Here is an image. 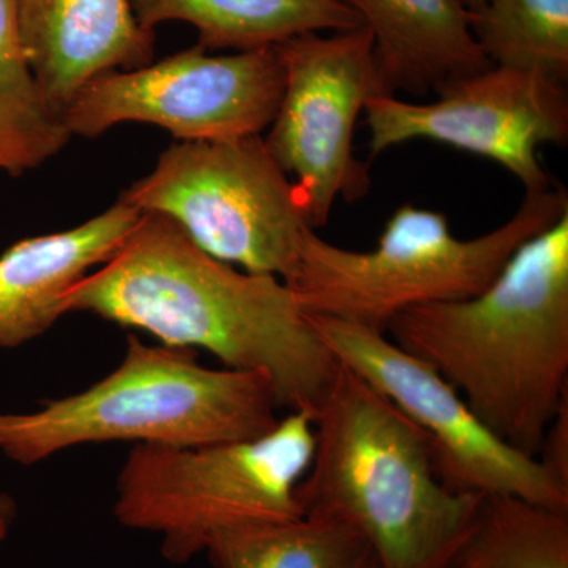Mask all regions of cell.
I'll list each match as a JSON object with an SVG mask.
<instances>
[{"mask_svg": "<svg viewBox=\"0 0 568 568\" xmlns=\"http://www.w3.org/2000/svg\"><path fill=\"white\" fill-rule=\"evenodd\" d=\"M568 213L567 190L526 193L517 213L474 239L452 233L446 213L399 205L376 248L357 252L306 230L287 282L306 315L384 332L414 306L465 301L487 290L519 246Z\"/></svg>", "mask_w": 568, "mask_h": 568, "instance_id": "cell-5", "label": "cell"}, {"mask_svg": "<svg viewBox=\"0 0 568 568\" xmlns=\"http://www.w3.org/2000/svg\"><path fill=\"white\" fill-rule=\"evenodd\" d=\"M470 29L493 65L568 80V0H484Z\"/></svg>", "mask_w": 568, "mask_h": 568, "instance_id": "cell-19", "label": "cell"}, {"mask_svg": "<svg viewBox=\"0 0 568 568\" xmlns=\"http://www.w3.org/2000/svg\"><path fill=\"white\" fill-rule=\"evenodd\" d=\"M537 459L549 476L568 488V398L549 424Z\"/></svg>", "mask_w": 568, "mask_h": 568, "instance_id": "cell-20", "label": "cell"}, {"mask_svg": "<svg viewBox=\"0 0 568 568\" xmlns=\"http://www.w3.org/2000/svg\"><path fill=\"white\" fill-rule=\"evenodd\" d=\"M386 335L432 365L500 439L537 458L568 398V213L519 246L487 290L406 310Z\"/></svg>", "mask_w": 568, "mask_h": 568, "instance_id": "cell-2", "label": "cell"}, {"mask_svg": "<svg viewBox=\"0 0 568 568\" xmlns=\"http://www.w3.org/2000/svg\"><path fill=\"white\" fill-rule=\"evenodd\" d=\"M375 40L390 93L426 95L493 67L470 29L463 0H346Z\"/></svg>", "mask_w": 568, "mask_h": 568, "instance_id": "cell-14", "label": "cell"}, {"mask_svg": "<svg viewBox=\"0 0 568 568\" xmlns=\"http://www.w3.org/2000/svg\"><path fill=\"white\" fill-rule=\"evenodd\" d=\"M463 2H465L467 10L474 11V10H477L478 7L481 6V2H484V0H463Z\"/></svg>", "mask_w": 568, "mask_h": 568, "instance_id": "cell-22", "label": "cell"}, {"mask_svg": "<svg viewBox=\"0 0 568 568\" xmlns=\"http://www.w3.org/2000/svg\"><path fill=\"white\" fill-rule=\"evenodd\" d=\"M458 568H462V567H458Z\"/></svg>", "mask_w": 568, "mask_h": 568, "instance_id": "cell-23", "label": "cell"}, {"mask_svg": "<svg viewBox=\"0 0 568 568\" xmlns=\"http://www.w3.org/2000/svg\"><path fill=\"white\" fill-rule=\"evenodd\" d=\"M339 365L361 376L420 429L440 480L457 493L517 496L568 511V488L537 458L493 433L432 365L395 345L384 332L312 316Z\"/></svg>", "mask_w": 568, "mask_h": 568, "instance_id": "cell-10", "label": "cell"}, {"mask_svg": "<svg viewBox=\"0 0 568 568\" xmlns=\"http://www.w3.org/2000/svg\"><path fill=\"white\" fill-rule=\"evenodd\" d=\"M267 377L207 368L189 347L126 338L121 364L99 383L24 414H0V452L32 466L85 444L196 447L253 439L278 424Z\"/></svg>", "mask_w": 568, "mask_h": 568, "instance_id": "cell-4", "label": "cell"}, {"mask_svg": "<svg viewBox=\"0 0 568 568\" xmlns=\"http://www.w3.org/2000/svg\"><path fill=\"white\" fill-rule=\"evenodd\" d=\"M568 568V511L484 496L457 568Z\"/></svg>", "mask_w": 568, "mask_h": 568, "instance_id": "cell-18", "label": "cell"}, {"mask_svg": "<svg viewBox=\"0 0 568 568\" xmlns=\"http://www.w3.org/2000/svg\"><path fill=\"white\" fill-rule=\"evenodd\" d=\"M284 88L278 48L212 55L200 44L141 69L100 74L63 114L71 136H100L123 122L152 123L182 142L260 136Z\"/></svg>", "mask_w": 568, "mask_h": 568, "instance_id": "cell-9", "label": "cell"}, {"mask_svg": "<svg viewBox=\"0 0 568 568\" xmlns=\"http://www.w3.org/2000/svg\"><path fill=\"white\" fill-rule=\"evenodd\" d=\"M284 70L282 102L264 138L312 230L323 227L336 201L362 200L368 166L354 155V129L369 100L388 91L365 26L304 33L276 44Z\"/></svg>", "mask_w": 568, "mask_h": 568, "instance_id": "cell-8", "label": "cell"}, {"mask_svg": "<svg viewBox=\"0 0 568 568\" xmlns=\"http://www.w3.org/2000/svg\"><path fill=\"white\" fill-rule=\"evenodd\" d=\"M142 28L189 22L205 51H252L315 32L361 28L346 0H130Z\"/></svg>", "mask_w": 568, "mask_h": 568, "instance_id": "cell-15", "label": "cell"}, {"mask_svg": "<svg viewBox=\"0 0 568 568\" xmlns=\"http://www.w3.org/2000/svg\"><path fill=\"white\" fill-rule=\"evenodd\" d=\"M205 555L213 568H377L357 530L315 514L224 530L209 541Z\"/></svg>", "mask_w": 568, "mask_h": 568, "instance_id": "cell-16", "label": "cell"}, {"mask_svg": "<svg viewBox=\"0 0 568 568\" xmlns=\"http://www.w3.org/2000/svg\"><path fill=\"white\" fill-rule=\"evenodd\" d=\"M18 506L9 493L0 489V544L9 538L14 521H17Z\"/></svg>", "mask_w": 568, "mask_h": 568, "instance_id": "cell-21", "label": "cell"}, {"mask_svg": "<svg viewBox=\"0 0 568 568\" xmlns=\"http://www.w3.org/2000/svg\"><path fill=\"white\" fill-rule=\"evenodd\" d=\"M313 450L315 424L305 410H290L253 439L138 444L119 473L114 517L125 528L156 534L168 562H190L224 530L301 517L295 493Z\"/></svg>", "mask_w": 568, "mask_h": 568, "instance_id": "cell-6", "label": "cell"}, {"mask_svg": "<svg viewBox=\"0 0 568 568\" xmlns=\"http://www.w3.org/2000/svg\"><path fill=\"white\" fill-rule=\"evenodd\" d=\"M433 103L381 95L365 106L372 156L407 141L443 142L493 160L526 193L551 185L538 160L544 144L568 141V93L536 71L493 65L448 82Z\"/></svg>", "mask_w": 568, "mask_h": 568, "instance_id": "cell-11", "label": "cell"}, {"mask_svg": "<svg viewBox=\"0 0 568 568\" xmlns=\"http://www.w3.org/2000/svg\"><path fill=\"white\" fill-rule=\"evenodd\" d=\"M313 424L315 450L295 493L302 515L349 525L377 568H457L484 496L440 480L424 433L343 365Z\"/></svg>", "mask_w": 568, "mask_h": 568, "instance_id": "cell-3", "label": "cell"}, {"mask_svg": "<svg viewBox=\"0 0 568 568\" xmlns=\"http://www.w3.org/2000/svg\"><path fill=\"white\" fill-rule=\"evenodd\" d=\"M63 306L67 315L92 313L162 345L207 351L224 368L260 373L280 406L312 416L339 368L283 280L216 260L159 213H142Z\"/></svg>", "mask_w": 568, "mask_h": 568, "instance_id": "cell-1", "label": "cell"}, {"mask_svg": "<svg viewBox=\"0 0 568 568\" xmlns=\"http://www.w3.org/2000/svg\"><path fill=\"white\" fill-rule=\"evenodd\" d=\"M70 138L26 59L17 0H0V171L20 178L58 155Z\"/></svg>", "mask_w": 568, "mask_h": 568, "instance_id": "cell-17", "label": "cell"}, {"mask_svg": "<svg viewBox=\"0 0 568 568\" xmlns=\"http://www.w3.org/2000/svg\"><path fill=\"white\" fill-rule=\"evenodd\" d=\"M121 200L173 220L216 260L284 283L312 230L261 134L171 145Z\"/></svg>", "mask_w": 568, "mask_h": 568, "instance_id": "cell-7", "label": "cell"}, {"mask_svg": "<svg viewBox=\"0 0 568 568\" xmlns=\"http://www.w3.org/2000/svg\"><path fill=\"white\" fill-rule=\"evenodd\" d=\"M142 213L119 200L95 219L24 239L0 256V347L31 343L65 313L63 297L121 248Z\"/></svg>", "mask_w": 568, "mask_h": 568, "instance_id": "cell-13", "label": "cell"}, {"mask_svg": "<svg viewBox=\"0 0 568 568\" xmlns=\"http://www.w3.org/2000/svg\"><path fill=\"white\" fill-rule=\"evenodd\" d=\"M17 13L29 67L62 119L100 74L153 61L155 32L142 28L130 0H17Z\"/></svg>", "mask_w": 568, "mask_h": 568, "instance_id": "cell-12", "label": "cell"}]
</instances>
